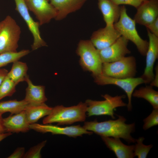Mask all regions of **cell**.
Returning <instances> with one entry per match:
<instances>
[{
  "label": "cell",
  "instance_id": "cell-32",
  "mask_svg": "<svg viewBox=\"0 0 158 158\" xmlns=\"http://www.w3.org/2000/svg\"><path fill=\"white\" fill-rule=\"evenodd\" d=\"M25 149L24 147H20L17 148L14 152L8 157V158H23L25 154Z\"/></svg>",
  "mask_w": 158,
  "mask_h": 158
},
{
  "label": "cell",
  "instance_id": "cell-12",
  "mask_svg": "<svg viewBox=\"0 0 158 158\" xmlns=\"http://www.w3.org/2000/svg\"><path fill=\"white\" fill-rule=\"evenodd\" d=\"M129 40L121 36L110 46L98 50L102 63L118 60L131 51L128 48Z\"/></svg>",
  "mask_w": 158,
  "mask_h": 158
},
{
  "label": "cell",
  "instance_id": "cell-37",
  "mask_svg": "<svg viewBox=\"0 0 158 158\" xmlns=\"http://www.w3.org/2000/svg\"><path fill=\"white\" fill-rule=\"evenodd\" d=\"M142 0V1H146L147 0Z\"/></svg>",
  "mask_w": 158,
  "mask_h": 158
},
{
  "label": "cell",
  "instance_id": "cell-21",
  "mask_svg": "<svg viewBox=\"0 0 158 158\" xmlns=\"http://www.w3.org/2000/svg\"><path fill=\"white\" fill-rule=\"evenodd\" d=\"M52 108L45 103L38 105L28 104L24 110L28 123H36L41 118L48 115Z\"/></svg>",
  "mask_w": 158,
  "mask_h": 158
},
{
  "label": "cell",
  "instance_id": "cell-10",
  "mask_svg": "<svg viewBox=\"0 0 158 158\" xmlns=\"http://www.w3.org/2000/svg\"><path fill=\"white\" fill-rule=\"evenodd\" d=\"M29 10L39 21L40 25L48 23L57 15L56 8L49 0H25Z\"/></svg>",
  "mask_w": 158,
  "mask_h": 158
},
{
  "label": "cell",
  "instance_id": "cell-16",
  "mask_svg": "<svg viewBox=\"0 0 158 158\" xmlns=\"http://www.w3.org/2000/svg\"><path fill=\"white\" fill-rule=\"evenodd\" d=\"M3 124L6 132L24 133L30 129L25 110L3 118Z\"/></svg>",
  "mask_w": 158,
  "mask_h": 158
},
{
  "label": "cell",
  "instance_id": "cell-25",
  "mask_svg": "<svg viewBox=\"0 0 158 158\" xmlns=\"http://www.w3.org/2000/svg\"><path fill=\"white\" fill-rule=\"evenodd\" d=\"M30 53L28 49L16 52H7L0 54V68L11 63L18 61Z\"/></svg>",
  "mask_w": 158,
  "mask_h": 158
},
{
  "label": "cell",
  "instance_id": "cell-36",
  "mask_svg": "<svg viewBox=\"0 0 158 158\" xmlns=\"http://www.w3.org/2000/svg\"><path fill=\"white\" fill-rule=\"evenodd\" d=\"M12 133L6 132L0 134V142L8 136L11 135Z\"/></svg>",
  "mask_w": 158,
  "mask_h": 158
},
{
  "label": "cell",
  "instance_id": "cell-34",
  "mask_svg": "<svg viewBox=\"0 0 158 158\" xmlns=\"http://www.w3.org/2000/svg\"><path fill=\"white\" fill-rule=\"evenodd\" d=\"M8 71L5 68H0V85L7 75Z\"/></svg>",
  "mask_w": 158,
  "mask_h": 158
},
{
  "label": "cell",
  "instance_id": "cell-29",
  "mask_svg": "<svg viewBox=\"0 0 158 158\" xmlns=\"http://www.w3.org/2000/svg\"><path fill=\"white\" fill-rule=\"evenodd\" d=\"M47 141H43L32 147L25 153L23 158H40L41 157V151L46 143Z\"/></svg>",
  "mask_w": 158,
  "mask_h": 158
},
{
  "label": "cell",
  "instance_id": "cell-2",
  "mask_svg": "<svg viewBox=\"0 0 158 158\" xmlns=\"http://www.w3.org/2000/svg\"><path fill=\"white\" fill-rule=\"evenodd\" d=\"M87 107L85 102H82L68 107L57 105L52 107L50 113L44 118L43 123H56L58 125H63L84 121L86 118Z\"/></svg>",
  "mask_w": 158,
  "mask_h": 158
},
{
  "label": "cell",
  "instance_id": "cell-30",
  "mask_svg": "<svg viewBox=\"0 0 158 158\" xmlns=\"http://www.w3.org/2000/svg\"><path fill=\"white\" fill-rule=\"evenodd\" d=\"M118 5L121 4L128 5L132 6L136 8L143 2L142 0H109Z\"/></svg>",
  "mask_w": 158,
  "mask_h": 158
},
{
  "label": "cell",
  "instance_id": "cell-9",
  "mask_svg": "<svg viewBox=\"0 0 158 158\" xmlns=\"http://www.w3.org/2000/svg\"><path fill=\"white\" fill-rule=\"evenodd\" d=\"M15 10L19 13L26 23L33 37V42L31 45L32 50L47 46V43L42 38L39 30V22L34 21L29 12V10L25 0H14Z\"/></svg>",
  "mask_w": 158,
  "mask_h": 158
},
{
  "label": "cell",
  "instance_id": "cell-31",
  "mask_svg": "<svg viewBox=\"0 0 158 158\" xmlns=\"http://www.w3.org/2000/svg\"><path fill=\"white\" fill-rule=\"evenodd\" d=\"M146 27L151 32L158 37V18Z\"/></svg>",
  "mask_w": 158,
  "mask_h": 158
},
{
  "label": "cell",
  "instance_id": "cell-11",
  "mask_svg": "<svg viewBox=\"0 0 158 158\" xmlns=\"http://www.w3.org/2000/svg\"><path fill=\"white\" fill-rule=\"evenodd\" d=\"M30 129L42 133H50L54 135H63L72 137L81 136L83 134L90 135L92 131L85 129L80 125L61 127L50 124H40L36 123L30 124Z\"/></svg>",
  "mask_w": 158,
  "mask_h": 158
},
{
  "label": "cell",
  "instance_id": "cell-1",
  "mask_svg": "<svg viewBox=\"0 0 158 158\" xmlns=\"http://www.w3.org/2000/svg\"><path fill=\"white\" fill-rule=\"evenodd\" d=\"M116 115L118 118L116 120L85 122L83 127L101 137L121 138L129 144L135 142V139L131 135L135 130V123L126 124V119L124 116Z\"/></svg>",
  "mask_w": 158,
  "mask_h": 158
},
{
  "label": "cell",
  "instance_id": "cell-18",
  "mask_svg": "<svg viewBox=\"0 0 158 158\" xmlns=\"http://www.w3.org/2000/svg\"><path fill=\"white\" fill-rule=\"evenodd\" d=\"M107 147L113 152L118 158H133L134 145H126L123 144L120 138L101 137Z\"/></svg>",
  "mask_w": 158,
  "mask_h": 158
},
{
  "label": "cell",
  "instance_id": "cell-23",
  "mask_svg": "<svg viewBox=\"0 0 158 158\" xmlns=\"http://www.w3.org/2000/svg\"><path fill=\"white\" fill-rule=\"evenodd\" d=\"M11 69L7 76L16 85L19 83L25 81L28 67L27 64L19 60L13 62Z\"/></svg>",
  "mask_w": 158,
  "mask_h": 158
},
{
  "label": "cell",
  "instance_id": "cell-3",
  "mask_svg": "<svg viewBox=\"0 0 158 158\" xmlns=\"http://www.w3.org/2000/svg\"><path fill=\"white\" fill-rule=\"evenodd\" d=\"M114 26L121 36L135 44L142 55H146L148 46V42L143 39L139 35L136 29V23L128 15L125 6H121L119 18L114 24Z\"/></svg>",
  "mask_w": 158,
  "mask_h": 158
},
{
  "label": "cell",
  "instance_id": "cell-19",
  "mask_svg": "<svg viewBox=\"0 0 158 158\" xmlns=\"http://www.w3.org/2000/svg\"><path fill=\"white\" fill-rule=\"evenodd\" d=\"M98 5L106 25H114L119 18L121 6L115 4L109 0H98Z\"/></svg>",
  "mask_w": 158,
  "mask_h": 158
},
{
  "label": "cell",
  "instance_id": "cell-35",
  "mask_svg": "<svg viewBox=\"0 0 158 158\" xmlns=\"http://www.w3.org/2000/svg\"><path fill=\"white\" fill-rule=\"evenodd\" d=\"M2 114L0 113V134L6 132L3 124Z\"/></svg>",
  "mask_w": 158,
  "mask_h": 158
},
{
  "label": "cell",
  "instance_id": "cell-22",
  "mask_svg": "<svg viewBox=\"0 0 158 158\" xmlns=\"http://www.w3.org/2000/svg\"><path fill=\"white\" fill-rule=\"evenodd\" d=\"M132 96L144 99L151 104L153 109H158V92L154 90L150 85L135 90Z\"/></svg>",
  "mask_w": 158,
  "mask_h": 158
},
{
  "label": "cell",
  "instance_id": "cell-20",
  "mask_svg": "<svg viewBox=\"0 0 158 158\" xmlns=\"http://www.w3.org/2000/svg\"><path fill=\"white\" fill-rule=\"evenodd\" d=\"M28 84L26 89L25 96L24 99L31 105H38L44 103L47 99L45 94V87L42 85H36L33 84L28 75L25 81Z\"/></svg>",
  "mask_w": 158,
  "mask_h": 158
},
{
  "label": "cell",
  "instance_id": "cell-13",
  "mask_svg": "<svg viewBox=\"0 0 158 158\" xmlns=\"http://www.w3.org/2000/svg\"><path fill=\"white\" fill-rule=\"evenodd\" d=\"M149 37L148 46L146 53V66L143 74L140 77L144 83L149 84L154 78V66L158 57V37L152 34L147 29Z\"/></svg>",
  "mask_w": 158,
  "mask_h": 158
},
{
  "label": "cell",
  "instance_id": "cell-14",
  "mask_svg": "<svg viewBox=\"0 0 158 158\" xmlns=\"http://www.w3.org/2000/svg\"><path fill=\"white\" fill-rule=\"evenodd\" d=\"M121 36L114 25H106L94 32L90 40L97 49L100 50L111 45Z\"/></svg>",
  "mask_w": 158,
  "mask_h": 158
},
{
  "label": "cell",
  "instance_id": "cell-24",
  "mask_svg": "<svg viewBox=\"0 0 158 158\" xmlns=\"http://www.w3.org/2000/svg\"><path fill=\"white\" fill-rule=\"evenodd\" d=\"M28 103L24 99L20 101L16 99L0 102V113L3 114L9 112L12 114H18L24 110Z\"/></svg>",
  "mask_w": 158,
  "mask_h": 158
},
{
  "label": "cell",
  "instance_id": "cell-7",
  "mask_svg": "<svg viewBox=\"0 0 158 158\" xmlns=\"http://www.w3.org/2000/svg\"><path fill=\"white\" fill-rule=\"evenodd\" d=\"M137 72L136 61L133 56H125L118 60L102 64V74L113 78L135 77Z\"/></svg>",
  "mask_w": 158,
  "mask_h": 158
},
{
  "label": "cell",
  "instance_id": "cell-5",
  "mask_svg": "<svg viewBox=\"0 0 158 158\" xmlns=\"http://www.w3.org/2000/svg\"><path fill=\"white\" fill-rule=\"evenodd\" d=\"M21 32L20 27L11 16L0 22V54L17 51Z\"/></svg>",
  "mask_w": 158,
  "mask_h": 158
},
{
  "label": "cell",
  "instance_id": "cell-8",
  "mask_svg": "<svg viewBox=\"0 0 158 158\" xmlns=\"http://www.w3.org/2000/svg\"><path fill=\"white\" fill-rule=\"evenodd\" d=\"M93 77L94 82L98 85H114L122 89L126 93L128 97V102L126 106L129 111L132 109V97L135 89L138 85L144 83L140 77L119 78L101 74Z\"/></svg>",
  "mask_w": 158,
  "mask_h": 158
},
{
  "label": "cell",
  "instance_id": "cell-4",
  "mask_svg": "<svg viewBox=\"0 0 158 158\" xmlns=\"http://www.w3.org/2000/svg\"><path fill=\"white\" fill-rule=\"evenodd\" d=\"M76 53L80 57V63L84 70L91 72L93 77L102 74V63L99 51L90 40H80Z\"/></svg>",
  "mask_w": 158,
  "mask_h": 158
},
{
  "label": "cell",
  "instance_id": "cell-28",
  "mask_svg": "<svg viewBox=\"0 0 158 158\" xmlns=\"http://www.w3.org/2000/svg\"><path fill=\"white\" fill-rule=\"evenodd\" d=\"M143 121V129L146 130L158 124V109H153L151 113Z\"/></svg>",
  "mask_w": 158,
  "mask_h": 158
},
{
  "label": "cell",
  "instance_id": "cell-26",
  "mask_svg": "<svg viewBox=\"0 0 158 158\" xmlns=\"http://www.w3.org/2000/svg\"><path fill=\"white\" fill-rule=\"evenodd\" d=\"M16 85L7 75L0 85V100L12 96L16 92Z\"/></svg>",
  "mask_w": 158,
  "mask_h": 158
},
{
  "label": "cell",
  "instance_id": "cell-15",
  "mask_svg": "<svg viewBox=\"0 0 158 158\" xmlns=\"http://www.w3.org/2000/svg\"><path fill=\"white\" fill-rule=\"evenodd\" d=\"M137 9L133 19L136 23L146 27L158 18V0L143 1Z\"/></svg>",
  "mask_w": 158,
  "mask_h": 158
},
{
  "label": "cell",
  "instance_id": "cell-27",
  "mask_svg": "<svg viewBox=\"0 0 158 158\" xmlns=\"http://www.w3.org/2000/svg\"><path fill=\"white\" fill-rule=\"evenodd\" d=\"M145 139L143 137H140L135 139L136 143L134 145V156L138 158H146L153 145L150 144L146 145L143 144Z\"/></svg>",
  "mask_w": 158,
  "mask_h": 158
},
{
  "label": "cell",
  "instance_id": "cell-6",
  "mask_svg": "<svg viewBox=\"0 0 158 158\" xmlns=\"http://www.w3.org/2000/svg\"><path fill=\"white\" fill-rule=\"evenodd\" d=\"M104 98L102 101L87 99L86 112L88 116H93L108 115L113 119L115 118L114 111L117 108L125 107L127 104L123 99L126 97L124 95L112 97L109 94L102 95Z\"/></svg>",
  "mask_w": 158,
  "mask_h": 158
},
{
  "label": "cell",
  "instance_id": "cell-17",
  "mask_svg": "<svg viewBox=\"0 0 158 158\" xmlns=\"http://www.w3.org/2000/svg\"><path fill=\"white\" fill-rule=\"evenodd\" d=\"M87 0H49L56 8L57 15L56 20H60L68 14L80 8Z\"/></svg>",
  "mask_w": 158,
  "mask_h": 158
},
{
  "label": "cell",
  "instance_id": "cell-33",
  "mask_svg": "<svg viewBox=\"0 0 158 158\" xmlns=\"http://www.w3.org/2000/svg\"><path fill=\"white\" fill-rule=\"evenodd\" d=\"M155 73L154 78L150 83L151 85L156 87H158V65L157 64L155 67Z\"/></svg>",
  "mask_w": 158,
  "mask_h": 158
}]
</instances>
